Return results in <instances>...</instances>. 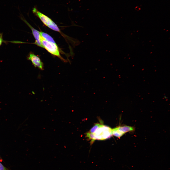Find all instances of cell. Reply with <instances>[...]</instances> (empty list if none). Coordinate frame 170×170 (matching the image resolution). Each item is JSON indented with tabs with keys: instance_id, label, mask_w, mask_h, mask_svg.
<instances>
[{
	"instance_id": "obj_1",
	"label": "cell",
	"mask_w": 170,
	"mask_h": 170,
	"mask_svg": "<svg viewBox=\"0 0 170 170\" xmlns=\"http://www.w3.org/2000/svg\"><path fill=\"white\" fill-rule=\"evenodd\" d=\"M112 130V129L110 127L100 124L94 133H92L88 132L86 134V136L91 140L92 142L96 140H104L111 136Z\"/></svg>"
},
{
	"instance_id": "obj_2",
	"label": "cell",
	"mask_w": 170,
	"mask_h": 170,
	"mask_svg": "<svg viewBox=\"0 0 170 170\" xmlns=\"http://www.w3.org/2000/svg\"><path fill=\"white\" fill-rule=\"evenodd\" d=\"M33 11L47 27L54 30L60 32V30L56 24L50 18L38 11L35 8H33Z\"/></svg>"
},
{
	"instance_id": "obj_3",
	"label": "cell",
	"mask_w": 170,
	"mask_h": 170,
	"mask_svg": "<svg viewBox=\"0 0 170 170\" xmlns=\"http://www.w3.org/2000/svg\"><path fill=\"white\" fill-rule=\"evenodd\" d=\"M40 39L43 48H45L50 53L65 61L64 60L61 56L59 49L56 43L46 40L41 36Z\"/></svg>"
},
{
	"instance_id": "obj_4",
	"label": "cell",
	"mask_w": 170,
	"mask_h": 170,
	"mask_svg": "<svg viewBox=\"0 0 170 170\" xmlns=\"http://www.w3.org/2000/svg\"><path fill=\"white\" fill-rule=\"evenodd\" d=\"M27 59L31 61L35 67L42 70H43V63L38 56L32 53H30L29 54Z\"/></svg>"
},
{
	"instance_id": "obj_5",
	"label": "cell",
	"mask_w": 170,
	"mask_h": 170,
	"mask_svg": "<svg viewBox=\"0 0 170 170\" xmlns=\"http://www.w3.org/2000/svg\"><path fill=\"white\" fill-rule=\"evenodd\" d=\"M22 20L27 24L31 29L32 34L35 39V44L42 47H43L40 41V35L39 31L33 28L26 20L22 18Z\"/></svg>"
},
{
	"instance_id": "obj_6",
	"label": "cell",
	"mask_w": 170,
	"mask_h": 170,
	"mask_svg": "<svg viewBox=\"0 0 170 170\" xmlns=\"http://www.w3.org/2000/svg\"><path fill=\"white\" fill-rule=\"evenodd\" d=\"M117 127L120 131L124 134L126 133L134 130V128L132 127L129 126H120Z\"/></svg>"
},
{
	"instance_id": "obj_7",
	"label": "cell",
	"mask_w": 170,
	"mask_h": 170,
	"mask_svg": "<svg viewBox=\"0 0 170 170\" xmlns=\"http://www.w3.org/2000/svg\"><path fill=\"white\" fill-rule=\"evenodd\" d=\"M40 36L46 40L54 43H56L53 38L48 34L44 32H40Z\"/></svg>"
},
{
	"instance_id": "obj_8",
	"label": "cell",
	"mask_w": 170,
	"mask_h": 170,
	"mask_svg": "<svg viewBox=\"0 0 170 170\" xmlns=\"http://www.w3.org/2000/svg\"><path fill=\"white\" fill-rule=\"evenodd\" d=\"M112 135L118 138L121 137L124 134L119 130L117 127L112 129Z\"/></svg>"
},
{
	"instance_id": "obj_9",
	"label": "cell",
	"mask_w": 170,
	"mask_h": 170,
	"mask_svg": "<svg viewBox=\"0 0 170 170\" xmlns=\"http://www.w3.org/2000/svg\"><path fill=\"white\" fill-rule=\"evenodd\" d=\"M100 124L98 123H96L90 129L89 132L92 133H94L97 129L98 127Z\"/></svg>"
},
{
	"instance_id": "obj_10",
	"label": "cell",
	"mask_w": 170,
	"mask_h": 170,
	"mask_svg": "<svg viewBox=\"0 0 170 170\" xmlns=\"http://www.w3.org/2000/svg\"><path fill=\"white\" fill-rule=\"evenodd\" d=\"M7 42L4 41L3 39V33H0V46L2 45L3 42Z\"/></svg>"
},
{
	"instance_id": "obj_11",
	"label": "cell",
	"mask_w": 170,
	"mask_h": 170,
	"mask_svg": "<svg viewBox=\"0 0 170 170\" xmlns=\"http://www.w3.org/2000/svg\"><path fill=\"white\" fill-rule=\"evenodd\" d=\"M0 170H7L5 167L0 162Z\"/></svg>"
},
{
	"instance_id": "obj_12",
	"label": "cell",
	"mask_w": 170,
	"mask_h": 170,
	"mask_svg": "<svg viewBox=\"0 0 170 170\" xmlns=\"http://www.w3.org/2000/svg\"><path fill=\"white\" fill-rule=\"evenodd\" d=\"M164 99H167V98H168L166 96L164 95Z\"/></svg>"
}]
</instances>
